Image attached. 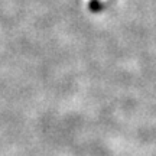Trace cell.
Instances as JSON below:
<instances>
[{"label": "cell", "instance_id": "obj_1", "mask_svg": "<svg viewBox=\"0 0 156 156\" xmlns=\"http://www.w3.org/2000/svg\"><path fill=\"white\" fill-rule=\"evenodd\" d=\"M90 7H91V10L93 12H98L101 9V5H100V2H98V0H91Z\"/></svg>", "mask_w": 156, "mask_h": 156}]
</instances>
